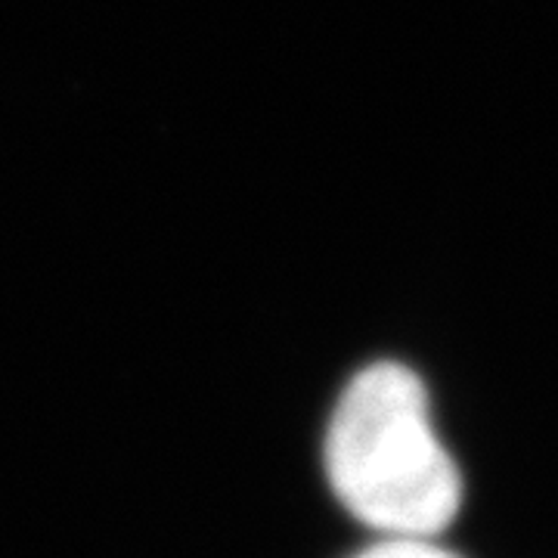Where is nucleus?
<instances>
[{
	"mask_svg": "<svg viewBox=\"0 0 558 558\" xmlns=\"http://www.w3.org/2000/svg\"><path fill=\"white\" fill-rule=\"evenodd\" d=\"M351 558H459L457 553L444 549L435 537H381L379 543L360 549Z\"/></svg>",
	"mask_w": 558,
	"mask_h": 558,
	"instance_id": "f03ea898",
	"label": "nucleus"
},
{
	"mask_svg": "<svg viewBox=\"0 0 558 558\" xmlns=\"http://www.w3.org/2000/svg\"><path fill=\"white\" fill-rule=\"evenodd\" d=\"M323 469L341 506L381 537H435L462 506V475L435 432L425 381L395 360L344 385Z\"/></svg>",
	"mask_w": 558,
	"mask_h": 558,
	"instance_id": "f257e3e1",
	"label": "nucleus"
}]
</instances>
